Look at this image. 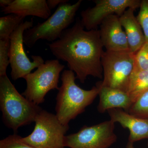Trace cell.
Returning <instances> with one entry per match:
<instances>
[{
    "label": "cell",
    "mask_w": 148,
    "mask_h": 148,
    "mask_svg": "<svg viewBox=\"0 0 148 148\" xmlns=\"http://www.w3.org/2000/svg\"><path fill=\"white\" fill-rule=\"evenodd\" d=\"M108 112L111 120L129 130L128 142L134 143L148 139V119L134 116L121 109H112Z\"/></svg>",
    "instance_id": "cell-12"
},
{
    "label": "cell",
    "mask_w": 148,
    "mask_h": 148,
    "mask_svg": "<svg viewBox=\"0 0 148 148\" xmlns=\"http://www.w3.org/2000/svg\"><path fill=\"white\" fill-rule=\"evenodd\" d=\"M135 10L134 8L127 9L119 17L127 37L130 50L134 54L146 43L143 29L134 14Z\"/></svg>",
    "instance_id": "cell-14"
},
{
    "label": "cell",
    "mask_w": 148,
    "mask_h": 148,
    "mask_svg": "<svg viewBox=\"0 0 148 148\" xmlns=\"http://www.w3.org/2000/svg\"><path fill=\"white\" fill-rule=\"evenodd\" d=\"M75 73L70 70L63 71L62 84L56 97V116L61 123L69 125V122L82 113L93 102L99 92L98 86L90 90L82 89L77 85Z\"/></svg>",
    "instance_id": "cell-2"
},
{
    "label": "cell",
    "mask_w": 148,
    "mask_h": 148,
    "mask_svg": "<svg viewBox=\"0 0 148 148\" xmlns=\"http://www.w3.org/2000/svg\"><path fill=\"white\" fill-rule=\"evenodd\" d=\"M82 1L79 0L73 4L67 3L60 5L45 21L38 23L25 31L24 44L32 48L38 40H46L52 42L58 39L63 32L73 22Z\"/></svg>",
    "instance_id": "cell-4"
},
{
    "label": "cell",
    "mask_w": 148,
    "mask_h": 148,
    "mask_svg": "<svg viewBox=\"0 0 148 148\" xmlns=\"http://www.w3.org/2000/svg\"><path fill=\"white\" fill-rule=\"evenodd\" d=\"M22 137L14 134L0 141V148H34L24 143Z\"/></svg>",
    "instance_id": "cell-22"
},
{
    "label": "cell",
    "mask_w": 148,
    "mask_h": 148,
    "mask_svg": "<svg viewBox=\"0 0 148 148\" xmlns=\"http://www.w3.org/2000/svg\"><path fill=\"white\" fill-rule=\"evenodd\" d=\"M123 28L119 16L116 14L108 16L103 20L100 25L99 31L101 41L106 51L130 50L127 37Z\"/></svg>",
    "instance_id": "cell-11"
},
{
    "label": "cell",
    "mask_w": 148,
    "mask_h": 148,
    "mask_svg": "<svg viewBox=\"0 0 148 148\" xmlns=\"http://www.w3.org/2000/svg\"><path fill=\"white\" fill-rule=\"evenodd\" d=\"M135 69L148 71V43L146 42L135 54Z\"/></svg>",
    "instance_id": "cell-21"
},
{
    "label": "cell",
    "mask_w": 148,
    "mask_h": 148,
    "mask_svg": "<svg viewBox=\"0 0 148 148\" xmlns=\"http://www.w3.org/2000/svg\"></svg>",
    "instance_id": "cell-26"
},
{
    "label": "cell",
    "mask_w": 148,
    "mask_h": 148,
    "mask_svg": "<svg viewBox=\"0 0 148 148\" xmlns=\"http://www.w3.org/2000/svg\"><path fill=\"white\" fill-rule=\"evenodd\" d=\"M34 21H26L17 27L10 38V61L12 79L16 81L24 78L36 68L45 63L40 56L32 55L31 61L25 53L24 47V34L25 31L34 27Z\"/></svg>",
    "instance_id": "cell-9"
},
{
    "label": "cell",
    "mask_w": 148,
    "mask_h": 148,
    "mask_svg": "<svg viewBox=\"0 0 148 148\" xmlns=\"http://www.w3.org/2000/svg\"><path fill=\"white\" fill-rule=\"evenodd\" d=\"M95 5L82 11L81 22L87 31L95 30L103 20L110 15L119 17L129 8H140V0H95Z\"/></svg>",
    "instance_id": "cell-10"
},
{
    "label": "cell",
    "mask_w": 148,
    "mask_h": 148,
    "mask_svg": "<svg viewBox=\"0 0 148 148\" xmlns=\"http://www.w3.org/2000/svg\"><path fill=\"white\" fill-rule=\"evenodd\" d=\"M65 68L58 59L47 60L37 70L25 76L27 88L22 95L29 101L38 105L44 102L48 92L59 89L60 73Z\"/></svg>",
    "instance_id": "cell-7"
},
{
    "label": "cell",
    "mask_w": 148,
    "mask_h": 148,
    "mask_svg": "<svg viewBox=\"0 0 148 148\" xmlns=\"http://www.w3.org/2000/svg\"><path fill=\"white\" fill-rule=\"evenodd\" d=\"M99 88V103L98 110L103 113L114 109H121L128 112L132 104L128 94L123 90L101 86L99 82L96 84Z\"/></svg>",
    "instance_id": "cell-13"
},
{
    "label": "cell",
    "mask_w": 148,
    "mask_h": 148,
    "mask_svg": "<svg viewBox=\"0 0 148 148\" xmlns=\"http://www.w3.org/2000/svg\"><path fill=\"white\" fill-rule=\"evenodd\" d=\"M127 112L134 116L148 119V89L132 103Z\"/></svg>",
    "instance_id": "cell-18"
},
{
    "label": "cell",
    "mask_w": 148,
    "mask_h": 148,
    "mask_svg": "<svg viewBox=\"0 0 148 148\" xmlns=\"http://www.w3.org/2000/svg\"><path fill=\"white\" fill-rule=\"evenodd\" d=\"M13 1V0H1L0 6L3 8H5L10 5Z\"/></svg>",
    "instance_id": "cell-24"
},
{
    "label": "cell",
    "mask_w": 148,
    "mask_h": 148,
    "mask_svg": "<svg viewBox=\"0 0 148 148\" xmlns=\"http://www.w3.org/2000/svg\"><path fill=\"white\" fill-rule=\"evenodd\" d=\"M25 17L11 14L0 18V40L10 39L17 27L24 22Z\"/></svg>",
    "instance_id": "cell-17"
},
{
    "label": "cell",
    "mask_w": 148,
    "mask_h": 148,
    "mask_svg": "<svg viewBox=\"0 0 148 148\" xmlns=\"http://www.w3.org/2000/svg\"><path fill=\"white\" fill-rule=\"evenodd\" d=\"M69 1L67 0H48L47 3L49 8L50 10L55 8L56 6L60 5L61 4L67 3Z\"/></svg>",
    "instance_id": "cell-23"
},
{
    "label": "cell",
    "mask_w": 148,
    "mask_h": 148,
    "mask_svg": "<svg viewBox=\"0 0 148 148\" xmlns=\"http://www.w3.org/2000/svg\"><path fill=\"white\" fill-rule=\"evenodd\" d=\"M115 123L111 120L90 126H84L78 132L65 136V147L70 148H109L116 143Z\"/></svg>",
    "instance_id": "cell-8"
},
{
    "label": "cell",
    "mask_w": 148,
    "mask_h": 148,
    "mask_svg": "<svg viewBox=\"0 0 148 148\" xmlns=\"http://www.w3.org/2000/svg\"><path fill=\"white\" fill-rule=\"evenodd\" d=\"M148 89V71L134 68L130 78L126 92L132 103L141 94Z\"/></svg>",
    "instance_id": "cell-16"
},
{
    "label": "cell",
    "mask_w": 148,
    "mask_h": 148,
    "mask_svg": "<svg viewBox=\"0 0 148 148\" xmlns=\"http://www.w3.org/2000/svg\"><path fill=\"white\" fill-rule=\"evenodd\" d=\"M140 8L136 17L143 29L146 42L148 43V0L141 1Z\"/></svg>",
    "instance_id": "cell-20"
},
{
    "label": "cell",
    "mask_w": 148,
    "mask_h": 148,
    "mask_svg": "<svg viewBox=\"0 0 148 148\" xmlns=\"http://www.w3.org/2000/svg\"><path fill=\"white\" fill-rule=\"evenodd\" d=\"M48 45L57 59L67 63L80 82L84 83L89 76L103 78L101 58L105 51L99 30L86 31L78 18L58 39Z\"/></svg>",
    "instance_id": "cell-1"
},
{
    "label": "cell",
    "mask_w": 148,
    "mask_h": 148,
    "mask_svg": "<svg viewBox=\"0 0 148 148\" xmlns=\"http://www.w3.org/2000/svg\"><path fill=\"white\" fill-rule=\"evenodd\" d=\"M134 143H130L128 142L127 143V146H126V148H135L134 147Z\"/></svg>",
    "instance_id": "cell-25"
},
{
    "label": "cell",
    "mask_w": 148,
    "mask_h": 148,
    "mask_svg": "<svg viewBox=\"0 0 148 148\" xmlns=\"http://www.w3.org/2000/svg\"><path fill=\"white\" fill-rule=\"evenodd\" d=\"M10 39L0 40V77L6 75L10 61Z\"/></svg>",
    "instance_id": "cell-19"
},
{
    "label": "cell",
    "mask_w": 148,
    "mask_h": 148,
    "mask_svg": "<svg viewBox=\"0 0 148 148\" xmlns=\"http://www.w3.org/2000/svg\"><path fill=\"white\" fill-rule=\"evenodd\" d=\"M1 12L4 14H14L25 17L35 16L45 19L51 16V10L46 0H13Z\"/></svg>",
    "instance_id": "cell-15"
},
{
    "label": "cell",
    "mask_w": 148,
    "mask_h": 148,
    "mask_svg": "<svg viewBox=\"0 0 148 148\" xmlns=\"http://www.w3.org/2000/svg\"><path fill=\"white\" fill-rule=\"evenodd\" d=\"M33 132L22 138L24 143L34 148H64L65 134L69 125L59 121L56 115L42 110L38 114Z\"/></svg>",
    "instance_id": "cell-5"
},
{
    "label": "cell",
    "mask_w": 148,
    "mask_h": 148,
    "mask_svg": "<svg viewBox=\"0 0 148 148\" xmlns=\"http://www.w3.org/2000/svg\"><path fill=\"white\" fill-rule=\"evenodd\" d=\"M0 107L5 124L14 131L34 122L42 110L20 94L7 75L0 77Z\"/></svg>",
    "instance_id": "cell-3"
},
{
    "label": "cell",
    "mask_w": 148,
    "mask_h": 148,
    "mask_svg": "<svg viewBox=\"0 0 148 148\" xmlns=\"http://www.w3.org/2000/svg\"><path fill=\"white\" fill-rule=\"evenodd\" d=\"M135 54L130 50L108 51L101 58L103 79L101 86L127 91L130 78L135 68Z\"/></svg>",
    "instance_id": "cell-6"
}]
</instances>
